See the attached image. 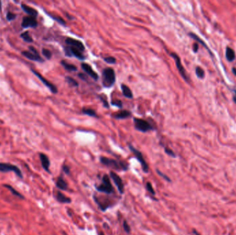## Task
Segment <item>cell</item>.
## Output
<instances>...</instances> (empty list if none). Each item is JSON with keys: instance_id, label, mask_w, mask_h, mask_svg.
Listing matches in <instances>:
<instances>
[{"instance_id": "83f0119b", "label": "cell", "mask_w": 236, "mask_h": 235, "mask_svg": "<svg viewBox=\"0 0 236 235\" xmlns=\"http://www.w3.org/2000/svg\"><path fill=\"white\" fill-rule=\"evenodd\" d=\"M65 80L69 85L71 86H73V87H77L79 86V83L77 82L75 79H73L71 77L67 76L65 77Z\"/></svg>"}, {"instance_id": "9a60e30c", "label": "cell", "mask_w": 236, "mask_h": 235, "mask_svg": "<svg viewBox=\"0 0 236 235\" xmlns=\"http://www.w3.org/2000/svg\"><path fill=\"white\" fill-rule=\"evenodd\" d=\"M81 67H82V70H84L87 75H89L93 80L97 81L98 79H99V75L95 72L93 69L92 68V67L90 66L89 64H88V63H82V64H81Z\"/></svg>"}, {"instance_id": "ee69618b", "label": "cell", "mask_w": 236, "mask_h": 235, "mask_svg": "<svg viewBox=\"0 0 236 235\" xmlns=\"http://www.w3.org/2000/svg\"><path fill=\"white\" fill-rule=\"evenodd\" d=\"M232 72L233 73V75L236 76V68H232Z\"/></svg>"}, {"instance_id": "ba28073f", "label": "cell", "mask_w": 236, "mask_h": 235, "mask_svg": "<svg viewBox=\"0 0 236 235\" xmlns=\"http://www.w3.org/2000/svg\"><path fill=\"white\" fill-rule=\"evenodd\" d=\"M30 71H31V72L33 73L35 75V76L39 79V80L41 81V82H42V84H43L44 86H46V87H47L48 89L50 90V91H51L52 93L53 94L57 93L58 90L55 85H54V84H52L51 82H49V81L46 80V79L45 77H44L42 76V75L40 74V72H37V71H36L35 70H34V69L30 68Z\"/></svg>"}, {"instance_id": "277c9868", "label": "cell", "mask_w": 236, "mask_h": 235, "mask_svg": "<svg viewBox=\"0 0 236 235\" xmlns=\"http://www.w3.org/2000/svg\"><path fill=\"white\" fill-rule=\"evenodd\" d=\"M22 55L26 57V59L30 61H37V62L43 63L44 62V59L41 57L39 52L34 46H30L28 47V51H22Z\"/></svg>"}, {"instance_id": "6da1fadb", "label": "cell", "mask_w": 236, "mask_h": 235, "mask_svg": "<svg viewBox=\"0 0 236 235\" xmlns=\"http://www.w3.org/2000/svg\"><path fill=\"white\" fill-rule=\"evenodd\" d=\"M100 161L105 166L111 167L113 170L117 171H127L129 170V165L124 161L116 160L106 157H100Z\"/></svg>"}, {"instance_id": "e575fe53", "label": "cell", "mask_w": 236, "mask_h": 235, "mask_svg": "<svg viewBox=\"0 0 236 235\" xmlns=\"http://www.w3.org/2000/svg\"><path fill=\"white\" fill-rule=\"evenodd\" d=\"M104 61L109 64H114L116 63V59L112 56H107V57H104Z\"/></svg>"}, {"instance_id": "52a82bcc", "label": "cell", "mask_w": 236, "mask_h": 235, "mask_svg": "<svg viewBox=\"0 0 236 235\" xmlns=\"http://www.w3.org/2000/svg\"><path fill=\"white\" fill-rule=\"evenodd\" d=\"M0 172H13L19 178H23V174L22 171L17 165L8 163H0Z\"/></svg>"}, {"instance_id": "4316f807", "label": "cell", "mask_w": 236, "mask_h": 235, "mask_svg": "<svg viewBox=\"0 0 236 235\" xmlns=\"http://www.w3.org/2000/svg\"><path fill=\"white\" fill-rule=\"evenodd\" d=\"M82 112L83 114L88 115V116L93 117H98V115H97L96 112L93 109L88 108H83Z\"/></svg>"}, {"instance_id": "60d3db41", "label": "cell", "mask_w": 236, "mask_h": 235, "mask_svg": "<svg viewBox=\"0 0 236 235\" xmlns=\"http://www.w3.org/2000/svg\"><path fill=\"white\" fill-rule=\"evenodd\" d=\"M198 49H199V46H198V44L195 43L193 44V51L194 53H197V52L198 51Z\"/></svg>"}, {"instance_id": "d4e9b609", "label": "cell", "mask_w": 236, "mask_h": 235, "mask_svg": "<svg viewBox=\"0 0 236 235\" xmlns=\"http://www.w3.org/2000/svg\"><path fill=\"white\" fill-rule=\"evenodd\" d=\"M4 186L6 187V188H8L10 190V192H11V193H12L13 195H15V196H17V197L20 198V199H24V196L22 195V194L19 193L18 191H17L15 189V188H13L12 186H11V185H8V184H4L3 185Z\"/></svg>"}, {"instance_id": "5b68a950", "label": "cell", "mask_w": 236, "mask_h": 235, "mask_svg": "<svg viewBox=\"0 0 236 235\" xmlns=\"http://www.w3.org/2000/svg\"><path fill=\"white\" fill-rule=\"evenodd\" d=\"M133 123H134V128L140 132H146L150 130H155L153 126L149 122L143 119L133 118Z\"/></svg>"}, {"instance_id": "f546056e", "label": "cell", "mask_w": 236, "mask_h": 235, "mask_svg": "<svg viewBox=\"0 0 236 235\" xmlns=\"http://www.w3.org/2000/svg\"><path fill=\"white\" fill-rule=\"evenodd\" d=\"M195 74H196L198 78L203 79L204 77V71L201 67L197 66L196 68H195Z\"/></svg>"}, {"instance_id": "7402d4cb", "label": "cell", "mask_w": 236, "mask_h": 235, "mask_svg": "<svg viewBox=\"0 0 236 235\" xmlns=\"http://www.w3.org/2000/svg\"><path fill=\"white\" fill-rule=\"evenodd\" d=\"M189 35L191 37V38H193V39H195V41H197V42H198V43H200V44H202V45L203 46H204L205 48H206V49H207V51L209 52L210 53V54H211V57H213V53H211V50L208 49V47L207 46H206V44H205V42L203 41V40H202L200 39V37H199L197 35V34H195V33H193V32H189Z\"/></svg>"}, {"instance_id": "4dcf8cb0", "label": "cell", "mask_w": 236, "mask_h": 235, "mask_svg": "<svg viewBox=\"0 0 236 235\" xmlns=\"http://www.w3.org/2000/svg\"><path fill=\"white\" fill-rule=\"evenodd\" d=\"M146 188L147 190V191H148L149 193L151 194L153 196H155L156 194L155 193V191L154 188H153V186L151 184V182H147L146 184Z\"/></svg>"}, {"instance_id": "b9f144b4", "label": "cell", "mask_w": 236, "mask_h": 235, "mask_svg": "<svg viewBox=\"0 0 236 235\" xmlns=\"http://www.w3.org/2000/svg\"><path fill=\"white\" fill-rule=\"evenodd\" d=\"M78 77H80V79H82V80H85L86 79V76L84 74H82V73H79Z\"/></svg>"}, {"instance_id": "3957f363", "label": "cell", "mask_w": 236, "mask_h": 235, "mask_svg": "<svg viewBox=\"0 0 236 235\" xmlns=\"http://www.w3.org/2000/svg\"><path fill=\"white\" fill-rule=\"evenodd\" d=\"M96 190L106 194H111L114 192V188L111 182L110 177L107 174H104L102 178L101 184L95 186Z\"/></svg>"}, {"instance_id": "9c48e42d", "label": "cell", "mask_w": 236, "mask_h": 235, "mask_svg": "<svg viewBox=\"0 0 236 235\" xmlns=\"http://www.w3.org/2000/svg\"><path fill=\"white\" fill-rule=\"evenodd\" d=\"M170 56H171V57H173L174 60H175L176 67H177V70H178L182 77L187 82H189V79L188 77V76H187L184 68L182 64L181 59L179 58V55H177V54H176L175 53H171L170 54Z\"/></svg>"}, {"instance_id": "ab89813d", "label": "cell", "mask_w": 236, "mask_h": 235, "mask_svg": "<svg viewBox=\"0 0 236 235\" xmlns=\"http://www.w3.org/2000/svg\"><path fill=\"white\" fill-rule=\"evenodd\" d=\"M62 170H63V172L65 173V174H70L71 170H70V167H69V165H67L66 164H64L62 165Z\"/></svg>"}, {"instance_id": "4fadbf2b", "label": "cell", "mask_w": 236, "mask_h": 235, "mask_svg": "<svg viewBox=\"0 0 236 235\" xmlns=\"http://www.w3.org/2000/svg\"><path fill=\"white\" fill-rule=\"evenodd\" d=\"M21 26L23 28H35L38 26V22L36 17L31 16H25L23 17Z\"/></svg>"}, {"instance_id": "ac0fdd59", "label": "cell", "mask_w": 236, "mask_h": 235, "mask_svg": "<svg viewBox=\"0 0 236 235\" xmlns=\"http://www.w3.org/2000/svg\"><path fill=\"white\" fill-rule=\"evenodd\" d=\"M55 197L56 200L58 202L61 203H71V199L70 197L65 196L62 192H61L59 190H57L55 192Z\"/></svg>"}, {"instance_id": "74e56055", "label": "cell", "mask_w": 236, "mask_h": 235, "mask_svg": "<svg viewBox=\"0 0 236 235\" xmlns=\"http://www.w3.org/2000/svg\"><path fill=\"white\" fill-rule=\"evenodd\" d=\"M164 152H165V153L166 154V155L170 156V157H173V158L176 157V155L175 154V153H174V152L171 149H170L169 148H167V147L164 148Z\"/></svg>"}, {"instance_id": "836d02e7", "label": "cell", "mask_w": 236, "mask_h": 235, "mask_svg": "<svg viewBox=\"0 0 236 235\" xmlns=\"http://www.w3.org/2000/svg\"><path fill=\"white\" fill-rule=\"evenodd\" d=\"M100 100H101V101L102 102V104H103L104 107L105 108H109V102L107 101V97H106L104 95H101L99 96Z\"/></svg>"}, {"instance_id": "603a6c76", "label": "cell", "mask_w": 236, "mask_h": 235, "mask_svg": "<svg viewBox=\"0 0 236 235\" xmlns=\"http://www.w3.org/2000/svg\"><path fill=\"white\" fill-rule=\"evenodd\" d=\"M226 58H227V61H233L235 59V51H233L231 48L230 47H227L226 49Z\"/></svg>"}, {"instance_id": "f35d334b", "label": "cell", "mask_w": 236, "mask_h": 235, "mask_svg": "<svg viewBox=\"0 0 236 235\" xmlns=\"http://www.w3.org/2000/svg\"><path fill=\"white\" fill-rule=\"evenodd\" d=\"M122 225H123L124 230L126 233H128V234L130 233L131 232V227H130V225H129V223H128L127 221L126 220H124Z\"/></svg>"}, {"instance_id": "d590c367", "label": "cell", "mask_w": 236, "mask_h": 235, "mask_svg": "<svg viewBox=\"0 0 236 235\" xmlns=\"http://www.w3.org/2000/svg\"><path fill=\"white\" fill-rule=\"evenodd\" d=\"M111 105L121 108H122V102L119 99H114L111 101Z\"/></svg>"}, {"instance_id": "30bf717a", "label": "cell", "mask_w": 236, "mask_h": 235, "mask_svg": "<svg viewBox=\"0 0 236 235\" xmlns=\"http://www.w3.org/2000/svg\"><path fill=\"white\" fill-rule=\"evenodd\" d=\"M64 49L65 55L67 57H75L81 61L84 60L85 58H86L85 56L83 55V52L79 51L78 49H75V48L71 47V46H64Z\"/></svg>"}, {"instance_id": "44dd1931", "label": "cell", "mask_w": 236, "mask_h": 235, "mask_svg": "<svg viewBox=\"0 0 236 235\" xmlns=\"http://www.w3.org/2000/svg\"><path fill=\"white\" fill-rule=\"evenodd\" d=\"M121 89L122 92V95L124 96L126 98H128V99H133V92L129 86H127L126 85H125V84H122L121 85Z\"/></svg>"}, {"instance_id": "1f68e13d", "label": "cell", "mask_w": 236, "mask_h": 235, "mask_svg": "<svg viewBox=\"0 0 236 235\" xmlns=\"http://www.w3.org/2000/svg\"><path fill=\"white\" fill-rule=\"evenodd\" d=\"M17 17V15L15 14L11 11H8L6 15V20L8 21V22H12V21H14Z\"/></svg>"}, {"instance_id": "7bdbcfd3", "label": "cell", "mask_w": 236, "mask_h": 235, "mask_svg": "<svg viewBox=\"0 0 236 235\" xmlns=\"http://www.w3.org/2000/svg\"><path fill=\"white\" fill-rule=\"evenodd\" d=\"M233 91H234V92H235V95H234L233 99V101L235 102V103H236V90H234Z\"/></svg>"}, {"instance_id": "d6986e66", "label": "cell", "mask_w": 236, "mask_h": 235, "mask_svg": "<svg viewBox=\"0 0 236 235\" xmlns=\"http://www.w3.org/2000/svg\"><path fill=\"white\" fill-rule=\"evenodd\" d=\"M56 187L59 190H68V184L64 179L62 176H59L57 177L55 182Z\"/></svg>"}, {"instance_id": "bcb514c9", "label": "cell", "mask_w": 236, "mask_h": 235, "mask_svg": "<svg viewBox=\"0 0 236 235\" xmlns=\"http://www.w3.org/2000/svg\"><path fill=\"white\" fill-rule=\"evenodd\" d=\"M193 232H194V233H195V235H200V234H198V232H196V231H195V230H193Z\"/></svg>"}, {"instance_id": "7c38bea8", "label": "cell", "mask_w": 236, "mask_h": 235, "mask_svg": "<svg viewBox=\"0 0 236 235\" xmlns=\"http://www.w3.org/2000/svg\"><path fill=\"white\" fill-rule=\"evenodd\" d=\"M110 177L111 179L113 180L114 184L117 186L118 191L121 194H124V183L122 182V179L118 175L117 173H115L113 171H111L110 172Z\"/></svg>"}, {"instance_id": "8d00e7d4", "label": "cell", "mask_w": 236, "mask_h": 235, "mask_svg": "<svg viewBox=\"0 0 236 235\" xmlns=\"http://www.w3.org/2000/svg\"><path fill=\"white\" fill-rule=\"evenodd\" d=\"M156 172L158 173V174L159 175V176L162 177V178H163L164 179H165L166 181H167V182H171V179H170L169 177L167 176V175L164 174L163 172H161V171H160V170H158V169H157V170H156Z\"/></svg>"}, {"instance_id": "cb8c5ba5", "label": "cell", "mask_w": 236, "mask_h": 235, "mask_svg": "<svg viewBox=\"0 0 236 235\" xmlns=\"http://www.w3.org/2000/svg\"><path fill=\"white\" fill-rule=\"evenodd\" d=\"M60 63H61V65L64 67V69H66V70L68 71H71V72H75V71L77 70V68L75 66V65L68 63L65 60H61Z\"/></svg>"}, {"instance_id": "e0dca14e", "label": "cell", "mask_w": 236, "mask_h": 235, "mask_svg": "<svg viewBox=\"0 0 236 235\" xmlns=\"http://www.w3.org/2000/svg\"><path fill=\"white\" fill-rule=\"evenodd\" d=\"M20 6L21 8H22L27 15H28V16L37 17V16L38 15V11H37L36 9L33 8L29 6L26 4H24L23 3L21 4Z\"/></svg>"}, {"instance_id": "f1b7e54d", "label": "cell", "mask_w": 236, "mask_h": 235, "mask_svg": "<svg viewBox=\"0 0 236 235\" xmlns=\"http://www.w3.org/2000/svg\"><path fill=\"white\" fill-rule=\"evenodd\" d=\"M47 15H48V16L51 17V18L53 19V20L56 21V22H57V23H59V24L62 25V26H66V22L63 20L62 18H61V17H59V16H55V15L50 14V13H47Z\"/></svg>"}, {"instance_id": "ffe728a7", "label": "cell", "mask_w": 236, "mask_h": 235, "mask_svg": "<svg viewBox=\"0 0 236 235\" xmlns=\"http://www.w3.org/2000/svg\"><path fill=\"white\" fill-rule=\"evenodd\" d=\"M131 113L130 111L126 110H121L117 113H115V114L112 115V117L116 119H124L129 118L131 117Z\"/></svg>"}, {"instance_id": "2e32d148", "label": "cell", "mask_w": 236, "mask_h": 235, "mask_svg": "<svg viewBox=\"0 0 236 235\" xmlns=\"http://www.w3.org/2000/svg\"><path fill=\"white\" fill-rule=\"evenodd\" d=\"M39 156H40V161H41L42 166L44 168V170L48 172H51L49 170L50 165H51V162H50L49 158L48 157V156L45 155V154L42 153L39 154Z\"/></svg>"}, {"instance_id": "d6a6232c", "label": "cell", "mask_w": 236, "mask_h": 235, "mask_svg": "<svg viewBox=\"0 0 236 235\" xmlns=\"http://www.w3.org/2000/svg\"><path fill=\"white\" fill-rule=\"evenodd\" d=\"M42 54L44 55L47 59H51L52 58V53L51 51L46 49H42Z\"/></svg>"}, {"instance_id": "484cf974", "label": "cell", "mask_w": 236, "mask_h": 235, "mask_svg": "<svg viewBox=\"0 0 236 235\" xmlns=\"http://www.w3.org/2000/svg\"><path fill=\"white\" fill-rule=\"evenodd\" d=\"M20 37L22 38L25 42H27V43H33V37L30 34V33H29L28 31H25L24 32H22V33L20 34Z\"/></svg>"}, {"instance_id": "7a4b0ae2", "label": "cell", "mask_w": 236, "mask_h": 235, "mask_svg": "<svg viewBox=\"0 0 236 235\" xmlns=\"http://www.w3.org/2000/svg\"><path fill=\"white\" fill-rule=\"evenodd\" d=\"M116 80L115 72L113 68H106L102 71V86L106 88H110L114 85Z\"/></svg>"}, {"instance_id": "5bb4252c", "label": "cell", "mask_w": 236, "mask_h": 235, "mask_svg": "<svg viewBox=\"0 0 236 235\" xmlns=\"http://www.w3.org/2000/svg\"><path fill=\"white\" fill-rule=\"evenodd\" d=\"M65 43L66 44V46H71V47L78 49L79 51L82 52H84L85 50V46L80 40L73 39V38L71 37H68L65 40Z\"/></svg>"}, {"instance_id": "8fae6325", "label": "cell", "mask_w": 236, "mask_h": 235, "mask_svg": "<svg viewBox=\"0 0 236 235\" xmlns=\"http://www.w3.org/2000/svg\"><path fill=\"white\" fill-rule=\"evenodd\" d=\"M93 199L95 201V203L98 204L99 208L102 211L105 212L110 206L112 205V202L109 199H106V198H100L95 194H94Z\"/></svg>"}, {"instance_id": "8992f818", "label": "cell", "mask_w": 236, "mask_h": 235, "mask_svg": "<svg viewBox=\"0 0 236 235\" xmlns=\"http://www.w3.org/2000/svg\"><path fill=\"white\" fill-rule=\"evenodd\" d=\"M129 149L131 150V151L133 153V155H135V157L137 159V160L140 162V163L141 164V166H142L143 172L145 173H148V170H149V167H148V163H146V160H145L144 157H143L142 153H141L140 150H138L137 149H136L135 147H133L131 144H129Z\"/></svg>"}, {"instance_id": "7dc6e473", "label": "cell", "mask_w": 236, "mask_h": 235, "mask_svg": "<svg viewBox=\"0 0 236 235\" xmlns=\"http://www.w3.org/2000/svg\"><path fill=\"white\" fill-rule=\"evenodd\" d=\"M99 235H104V233L102 232H101L100 233V234H99Z\"/></svg>"}, {"instance_id": "f6af8a7d", "label": "cell", "mask_w": 236, "mask_h": 235, "mask_svg": "<svg viewBox=\"0 0 236 235\" xmlns=\"http://www.w3.org/2000/svg\"><path fill=\"white\" fill-rule=\"evenodd\" d=\"M1 9H2V2L0 1V12L1 11Z\"/></svg>"}]
</instances>
